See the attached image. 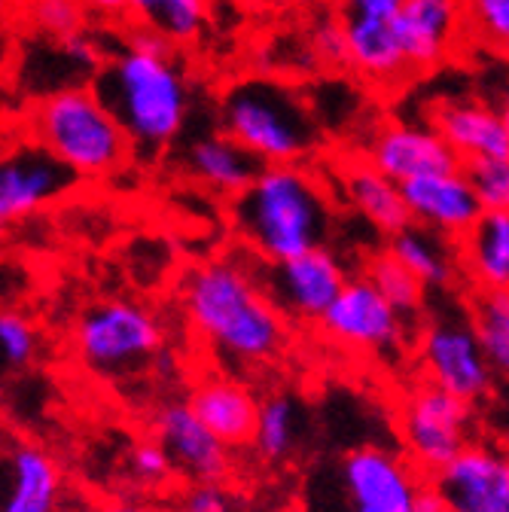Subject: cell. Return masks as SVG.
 I'll list each match as a JSON object with an SVG mask.
<instances>
[{
    "label": "cell",
    "mask_w": 509,
    "mask_h": 512,
    "mask_svg": "<svg viewBox=\"0 0 509 512\" xmlns=\"http://www.w3.org/2000/svg\"><path fill=\"white\" fill-rule=\"evenodd\" d=\"M180 305L193 333L229 369H263L290 345L281 308L260 284L257 266L211 260L183 278Z\"/></svg>",
    "instance_id": "1"
},
{
    "label": "cell",
    "mask_w": 509,
    "mask_h": 512,
    "mask_svg": "<svg viewBox=\"0 0 509 512\" xmlns=\"http://www.w3.org/2000/svg\"><path fill=\"white\" fill-rule=\"evenodd\" d=\"M232 226L260 263H284L327 247L336 226L330 186L305 165H266L232 202Z\"/></svg>",
    "instance_id": "2"
},
{
    "label": "cell",
    "mask_w": 509,
    "mask_h": 512,
    "mask_svg": "<svg viewBox=\"0 0 509 512\" xmlns=\"http://www.w3.org/2000/svg\"><path fill=\"white\" fill-rule=\"evenodd\" d=\"M89 86L129 135L135 159L162 156L183 132L193 104L189 80L174 58H156L125 46L104 58Z\"/></svg>",
    "instance_id": "3"
},
{
    "label": "cell",
    "mask_w": 509,
    "mask_h": 512,
    "mask_svg": "<svg viewBox=\"0 0 509 512\" xmlns=\"http://www.w3.org/2000/svg\"><path fill=\"white\" fill-rule=\"evenodd\" d=\"M22 132L80 180L110 177L135 159L129 135L89 83L34 98L25 107Z\"/></svg>",
    "instance_id": "4"
},
{
    "label": "cell",
    "mask_w": 509,
    "mask_h": 512,
    "mask_svg": "<svg viewBox=\"0 0 509 512\" xmlns=\"http://www.w3.org/2000/svg\"><path fill=\"white\" fill-rule=\"evenodd\" d=\"M220 128L263 165H302L317 150V125L308 101L287 83L247 77L232 83L217 104Z\"/></svg>",
    "instance_id": "5"
},
{
    "label": "cell",
    "mask_w": 509,
    "mask_h": 512,
    "mask_svg": "<svg viewBox=\"0 0 509 512\" xmlns=\"http://www.w3.org/2000/svg\"><path fill=\"white\" fill-rule=\"evenodd\" d=\"M427 485L403 455L363 445L305 482V512H415Z\"/></svg>",
    "instance_id": "6"
},
{
    "label": "cell",
    "mask_w": 509,
    "mask_h": 512,
    "mask_svg": "<svg viewBox=\"0 0 509 512\" xmlns=\"http://www.w3.org/2000/svg\"><path fill=\"white\" fill-rule=\"evenodd\" d=\"M74 345L86 369L104 378L135 375L162 351V320L141 302L107 299L83 311Z\"/></svg>",
    "instance_id": "7"
},
{
    "label": "cell",
    "mask_w": 509,
    "mask_h": 512,
    "mask_svg": "<svg viewBox=\"0 0 509 512\" xmlns=\"http://www.w3.org/2000/svg\"><path fill=\"white\" fill-rule=\"evenodd\" d=\"M397 430L406 461L421 476L433 479L470 448L473 403H464L424 381L403 397L397 409Z\"/></svg>",
    "instance_id": "8"
},
{
    "label": "cell",
    "mask_w": 509,
    "mask_h": 512,
    "mask_svg": "<svg viewBox=\"0 0 509 512\" xmlns=\"http://www.w3.org/2000/svg\"><path fill=\"white\" fill-rule=\"evenodd\" d=\"M418 363L427 384L464 403L482 400L494 384L470 311L430 314L418 333Z\"/></svg>",
    "instance_id": "9"
},
{
    "label": "cell",
    "mask_w": 509,
    "mask_h": 512,
    "mask_svg": "<svg viewBox=\"0 0 509 512\" xmlns=\"http://www.w3.org/2000/svg\"><path fill=\"white\" fill-rule=\"evenodd\" d=\"M257 275L281 314L302 320V324H321L351 281L345 263L327 247H317L284 263L257 260Z\"/></svg>",
    "instance_id": "10"
},
{
    "label": "cell",
    "mask_w": 509,
    "mask_h": 512,
    "mask_svg": "<svg viewBox=\"0 0 509 512\" xmlns=\"http://www.w3.org/2000/svg\"><path fill=\"white\" fill-rule=\"evenodd\" d=\"M321 330L330 342L363 354H394L406 342V314H400L363 275L351 278Z\"/></svg>",
    "instance_id": "11"
},
{
    "label": "cell",
    "mask_w": 509,
    "mask_h": 512,
    "mask_svg": "<svg viewBox=\"0 0 509 512\" xmlns=\"http://www.w3.org/2000/svg\"><path fill=\"white\" fill-rule=\"evenodd\" d=\"M77 180L80 177L65 162H58L31 138L10 144L0 162V220L10 226L49 208L71 192Z\"/></svg>",
    "instance_id": "12"
},
{
    "label": "cell",
    "mask_w": 509,
    "mask_h": 512,
    "mask_svg": "<svg viewBox=\"0 0 509 512\" xmlns=\"http://www.w3.org/2000/svg\"><path fill=\"white\" fill-rule=\"evenodd\" d=\"M153 436L168 452L174 473L193 485H220L229 476V448L202 424L189 403H165L156 412Z\"/></svg>",
    "instance_id": "13"
},
{
    "label": "cell",
    "mask_w": 509,
    "mask_h": 512,
    "mask_svg": "<svg viewBox=\"0 0 509 512\" xmlns=\"http://www.w3.org/2000/svg\"><path fill=\"white\" fill-rule=\"evenodd\" d=\"M366 159L400 186L430 174L464 171V159L445 144V138L433 125L427 128L409 122H391L378 128Z\"/></svg>",
    "instance_id": "14"
},
{
    "label": "cell",
    "mask_w": 509,
    "mask_h": 512,
    "mask_svg": "<svg viewBox=\"0 0 509 512\" xmlns=\"http://www.w3.org/2000/svg\"><path fill=\"white\" fill-rule=\"evenodd\" d=\"M449 512H509V455L470 445L430 479Z\"/></svg>",
    "instance_id": "15"
},
{
    "label": "cell",
    "mask_w": 509,
    "mask_h": 512,
    "mask_svg": "<svg viewBox=\"0 0 509 512\" xmlns=\"http://www.w3.org/2000/svg\"><path fill=\"white\" fill-rule=\"evenodd\" d=\"M394 31L412 74L433 71L464 43L461 0H406V7L394 16Z\"/></svg>",
    "instance_id": "16"
},
{
    "label": "cell",
    "mask_w": 509,
    "mask_h": 512,
    "mask_svg": "<svg viewBox=\"0 0 509 512\" xmlns=\"http://www.w3.org/2000/svg\"><path fill=\"white\" fill-rule=\"evenodd\" d=\"M403 199L415 226L461 241L485 214L464 171L430 174L403 183Z\"/></svg>",
    "instance_id": "17"
},
{
    "label": "cell",
    "mask_w": 509,
    "mask_h": 512,
    "mask_svg": "<svg viewBox=\"0 0 509 512\" xmlns=\"http://www.w3.org/2000/svg\"><path fill=\"white\" fill-rule=\"evenodd\" d=\"M180 168L205 189L217 192V196H226L232 202L266 171V165L247 147H241L235 138H229L223 128L189 141L180 153Z\"/></svg>",
    "instance_id": "18"
},
{
    "label": "cell",
    "mask_w": 509,
    "mask_h": 512,
    "mask_svg": "<svg viewBox=\"0 0 509 512\" xmlns=\"http://www.w3.org/2000/svg\"><path fill=\"white\" fill-rule=\"evenodd\" d=\"M189 406L202 418V424L226 445H253L260 418V400L250 394L244 381L235 375H205L189 391Z\"/></svg>",
    "instance_id": "19"
},
{
    "label": "cell",
    "mask_w": 509,
    "mask_h": 512,
    "mask_svg": "<svg viewBox=\"0 0 509 512\" xmlns=\"http://www.w3.org/2000/svg\"><path fill=\"white\" fill-rule=\"evenodd\" d=\"M433 128L461 159H509V132L497 113L482 101H442L433 110Z\"/></svg>",
    "instance_id": "20"
},
{
    "label": "cell",
    "mask_w": 509,
    "mask_h": 512,
    "mask_svg": "<svg viewBox=\"0 0 509 512\" xmlns=\"http://www.w3.org/2000/svg\"><path fill=\"white\" fill-rule=\"evenodd\" d=\"M65 482L55 458L34 442H16L7 455L4 512H61Z\"/></svg>",
    "instance_id": "21"
},
{
    "label": "cell",
    "mask_w": 509,
    "mask_h": 512,
    "mask_svg": "<svg viewBox=\"0 0 509 512\" xmlns=\"http://www.w3.org/2000/svg\"><path fill=\"white\" fill-rule=\"evenodd\" d=\"M348 31V68L372 86H400L412 77L394 19H342Z\"/></svg>",
    "instance_id": "22"
},
{
    "label": "cell",
    "mask_w": 509,
    "mask_h": 512,
    "mask_svg": "<svg viewBox=\"0 0 509 512\" xmlns=\"http://www.w3.org/2000/svg\"><path fill=\"white\" fill-rule=\"evenodd\" d=\"M342 183V196L348 205L381 235H397L406 226H412L406 199H403V186L394 183L391 177L381 174L369 159H351L339 171Z\"/></svg>",
    "instance_id": "23"
},
{
    "label": "cell",
    "mask_w": 509,
    "mask_h": 512,
    "mask_svg": "<svg viewBox=\"0 0 509 512\" xmlns=\"http://www.w3.org/2000/svg\"><path fill=\"white\" fill-rule=\"evenodd\" d=\"M461 275L476 293H509V214H482L458 241Z\"/></svg>",
    "instance_id": "24"
},
{
    "label": "cell",
    "mask_w": 509,
    "mask_h": 512,
    "mask_svg": "<svg viewBox=\"0 0 509 512\" xmlns=\"http://www.w3.org/2000/svg\"><path fill=\"white\" fill-rule=\"evenodd\" d=\"M388 250L424 287L445 290L461 275V260L458 250L452 247V238H442L424 226H406L391 238Z\"/></svg>",
    "instance_id": "25"
},
{
    "label": "cell",
    "mask_w": 509,
    "mask_h": 512,
    "mask_svg": "<svg viewBox=\"0 0 509 512\" xmlns=\"http://www.w3.org/2000/svg\"><path fill=\"white\" fill-rule=\"evenodd\" d=\"M211 0H132L129 19L162 34L171 46L196 43L205 31Z\"/></svg>",
    "instance_id": "26"
},
{
    "label": "cell",
    "mask_w": 509,
    "mask_h": 512,
    "mask_svg": "<svg viewBox=\"0 0 509 512\" xmlns=\"http://www.w3.org/2000/svg\"><path fill=\"white\" fill-rule=\"evenodd\" d=\"M470 317L494 375L509 378V293H476Z\"/></svg>",
    "instance_id": "27"
},
{
    "label": "cell",
    "mask_w": 509,
    "mask_h": 512,
    "mask_svg": "<svg viewBox=\"0 0 509 512\" xmlns=\"http://www.w3.org/2000/svg\"><path fill=\"white\" fill-rule=\"evenodd\" d=\"M299 439V406L287 394H272L260 403L257 433H253V448L269 458L281 461L287 458Z\"/></svg>",
    "instance_id": "28"
},
{
    "label": "cell",
    "mask_w": 509,
    "mask_h": 512,
    "mask_svg": "<svg viewBox=\"0 0 509 512\" xmlns=\"http://www.w3.org/2000/svg\"><path fill=\"white\" fill-rule=\"evenodd\" d=\"M464 43L509 61V0H461Z\"/></svg>",
    "instance_id": "29"
},
{
    "label": "cell",
    "mask_w": 509,
    "mask_h": 512,
    "mask_svg": "<svg viewBox=\"0 0 509 512\" xmlns=\"http://www.w3.org/2000/svg\"><path fill=\"white\" fill-rule=\"evenodd\" d=\"M363 278L385 296L400 314H418L421 311V305H424V284L397 260V256L391 253V250H385V253H375L372 260L366 263V269H363Z\"/></svg>",
    "instance_id": "30"
},
{
    "label": "cell",
    "mask_w": 509,
    "mask_h": 512,
    "mask_svg": "<svg viewBox=\"0 0 509 512\" xmlns=\"http://www.w3.org/2000/svg\"><path fill=\"white\" fill-rule=\"evenodd\" d=\"M28 22L46 34L52 43L68 40L80 31H86V7L80 0H28L25 7Z\"/></svg>",
    "instance_id": "31"
},
{
    "label": "cell",
    "mask_w": 509,
    "mask_h": 512,
    "mask_svg": "<svg viewBox=\"0 0 509 512\" xmlns=\"http://www.w3.org/2000/svg\"><path fill=\"white\" fill-rule=\"evenodd\" d=\"M464 174L476 192L482 211L509 214V159H482L467 162Z\"/></svg>",
    "instance_id": "32"
},
{
    "label": "cell",
    "mask_w": 509,
    "mask_h": 512,
    "mask_svg": "<svg viewBox=\"0 0 509 512\" xmlns=\"http://www.w3.org/2000/svg\"><path fill=\"white\" fill-rule=\"evenodd\" d=\"M0 348H4V360L10 369H25L37 357L40 336L25 314L4 311V317H0Z\"/></svg>",
    "instance_id": "33"
},
{
    "label": "cell",
    "mask_w": 509,
    "mask_h": 512,
    "mask_svg": "<svg viewBox=\"0 0 509 512\" xmlns=\"http://www.w3.org/2000/svg\"><path fill=\"white\" fill-rule=\"evenodd\" d=\"M125 467H129V476L135 482H141L144 488H159L174 473V464H171L168 452H165L156 436L141 439L138 445H132L129 458H125Z\"/></svg>",
    "instance_id": "34"
},
{
    "label": "cell",
    "mask_w": 509,
    "mask_h": 512,
    "mask_svg": "<svg viewBox=\"0 0 509 512\" xmlns=\"http://www.w3.org/2000/svg\"><path fill=\"white\" fill-rule=\"evenodd\" d=\"M174 512H235V503L220 485H189L177 494Z\"/></svg>",
    "instance_id": "35"
},
{
    "label": "cell",
    "mask_w": 509,
    "mask_h": 512,
    "mask_svg": "<svg viewBox=\"0 0 509 512\" xmlns=\"http://www.w3.org/2000/svg\"><path fill=\"white\" fill-rule=\"evenodd\" d=\"M311 52L324 64H348V31L345 22H324L311 37Z\"/></svg>",
    "instance_id": "36"
},
{
    "label": "cell",
    "mask_w": 509,
    "mask_h": 512,
    "mask_svg": "<svg viewBox=\"0 0 509 512\" xmlns=\"http://www.w3.org/2000/svg\"><path fill=\"white\" fill-rule=\"evenodd\" d=\"M122 46L125 49H135V52H144V55H156V58H174V49L162 34L144 28V25H129L122 31Z\"/></svg>",
    "instance_id": "37"
},
{
    "label": "cell",
    "mask_w": 509,
    "mask_h": 512,
    "mask_svg": "<svg viewBox=\"0 0 509 512\" xmlns=\"http://www.w3.org/2000/svg\"><path fill=\"white\" fill-rule=\"evenodd\" d=\"M339 7L342 19H394L406 7V0H339Z\"/></svg>",
    "instance_id": "38"
},
{
    "label": "cell",
    "mask_w": 509,
    "mask_h": 512,
    "mask_svg": "<svg viewBox=\"0 0 509 512\" xmlns=\"http://www.w3.org/2000/svg\"><path fill=\"white\" fill-rule=\"evenodd\" d=\"M86 7L89 16H98V19H107V22H116V19H125L132 10V0H80Z\"/></svg>",
    "instance_id": "39"
},
{
    "label": "cell",
    "mask_w": 509,
    "mask_h": 512,
    "mask_svg": "<svg viewBox=\"0 0 509 512\" xmlns=\"http://www.w3.org/2000/svg\"><path fill=\"white\" fill-rule=\"evenodd\" d=\"M415 512H449V509H445V503H442V497H439V491L430 485V479H427V485H424L421 494H418Z\"/></svg>",
    "instance_id": "40"
},
{
    "label": "cell",
    "mask_w": 509,
    "mask_h": 512,
    "mask_svg": "<svg viewBox=\"0 0 509 512\" xmlns=\"http://www.w3.org/2000/svg\"><path fill=\"white\" fill-rule=\"evenodd\" d=\"M95 512H153V509L144 503H132V500H107Z\"/></svg>",
    "instance_id": "41"
},
{
    "label": "cell",
    "mask_w": 509,
    "mask_h": 512,
    "mask_svg": "<svg viewBox=\"0 0 509 512\" xmlns=\"http://www.w3.org/2000/svg\"><path fill=\"white\" fill-rule=\"evenodd\" d=\"M497 113H500V119H503V125H506V132H509V86L500 92V101H497Z\"/></svg>",
    "instance_id": "42"
},
{
    "label": "cell",
    "mask_w": 509,
    "mask_h": 512,
    "mask_svg": "<svg viewBox=\"0 0 509 512\" xmlns=\"http://www.w3.org/2000/svg\"><path fill=\"white\" fill-rule=\"evenodd\" d=\"M61 512H95V509H86V506H77V503H74V506H65Z\"/></svg>",
    "instance_id": "43"
}]
</instances>
